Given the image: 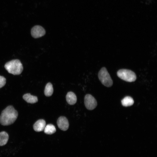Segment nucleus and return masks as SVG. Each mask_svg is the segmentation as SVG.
<instances>
[{
  "label": "nucleus",
  "instance_id": "obj_8",
  "mask_svg": "<svg viewBox=\"0 0 157 157\" xmlns=\"http://www.w3.org/2000/svg\"><path fill=\"white\" fill-rule=\"evenodd\" d=\"M46 126L45 121L43 119H40L37 120L34 124L33 129L37 132L42 131Z\"/></svg>",
  "mask_w": 157,
  "mask_h": 157
},
{
  "label": "nucleus",
  "instance_id": "obj_9",
  "mask_svg": "<svg viewBox=\"0 0 157 157\" xmlns=\"http://www.w3.org/2000/svg\"><path fill=\"white\" fill-rule=\"evenodd\" d=\"M66 99L68 103L71 105L75 104L77 101L76 95L72 92H69L67 93L66 96Z\"/></svg>",
  "mask_w": 157,
  "mask_h": 157
},
{
  "label": "nucleus",
  "instance_id": "obj_5",
  "mask_svg": "<svg viewBox=\"0 0 157 157\" xmlns=\"http://www.w3.org/2000/svg\"><path fill=\"white\" fill-rule=\"evenodd\" d=\"M84 104L86 108L90 110L95 109L97 106V103L96 99L90 94H87L85 96Z\"/></svg>",
  "mask_w": 157,
  "mask_h": 157
},
{
  "label": "nucleus",
  "instance_id": "obj_12",
  "mask_svg": "<svg viewBox=\"0 0 157 157\" xmlns=\"http://www.w3.org/2000/svg\"><path fill=\"white\" fill-rule=\"evenodd\" d=\"M134 101L133 99L130 96L125 97L121 101L122 105L125 107L130 106L133 105Z\"/></svg>",
  "mask_w": 157,
  "mask_h": 157
},
{
  "label": "nucleus",
  "instance_id": "obj_1",
  "mask_svg": "<svg viewBox=\"0 0 157 157\" xmlns=\"http://www.w3.org/2000/svg\"><path fill=\"white\" fill-rule=\"evenodd\" d=\"M17 111L12 106H8L2 112L0 116V123L4 126L13 124L18 117Z\"/></svg>",
  "mask_w": 157,
  "mask_h": 157
},
{
  "label": "nucleus",
  "instance_id": "obj_14",
  "mask_svg": "<svg viewBox=\"0 0 157 157\" xmlns=\"http://www.w3.org/2000/svg\"><path fill=\"white\" fill-rule=\"evenodd\" d=\"M44 130L45 133L46 134L51 135L55 132L56 129L54 125L49 124L46 126Z\"/></svg>",
  "mask_w": 157,
  "mask_h": 157
},
{
  "label": "nucleus",
  "instance_id": "obj_4",
  "mask_svg": "<svg viewBox=\"0 0 157 157\" xmlns=\"http://www.w3.org/2000/svg\"><path fill=\"white\" fill-rule=\"evenodd\" d=\"M98 78L102 83L105 86L110 87L113 84V80L105 67H102L99 72Z\"/></svg>",
  "mask_w": 157,
  "mask_h": 157
},
{
  "label": "nucleus",
  "instance_id": "obj_10",
  "mask_svg": "<svg viewBox=\"0 0 157 157\" xmlns=\"http://www.w3.org/2000/svg\"><path fill=\"white\" fill-rule=\"evenodd\" d=\"M24 100L28 103L34 104L38 101V98L37 96L31 95L30 94H25L23 96Z\"/></svg>",
  "mask_w": 157,
  "mask_h": 157
},
{
  "label": "nucleus",
  "instance_id": "obj_11",
  "mask_svg": "<svg viewBox=\"0 0 157 157\" xmlns=\"http://www.w3.org/2000/svg\"><path fill=\"white\" fill-rule=\"evenodd\" d=\"M9 138L8 134L5 132L0 133V146L5 145L8 142Z\"/></svg>",
  "mask_w": 157,
  "mask_h": 157
},
{
  "label": "nucleus",
  "instance_id": "obj_2",
  "mask_svg": "<svg viewBox=\"0 0 157 157\" xmlns=\"http://www.w3.org/2000/svg\"><path fill=\"white\" fill-rule=\"evenodd\" d=\"M5 67L9 73L14 75H20L23 70V67L21 61L15 59L6 63Z\"/></svg>",
  "mask_w": 157,
  "mask_h": 157
},
{
  "label": "nucleus",
  "instance_id": "obj_3",
  "mask_svg": "<svg viewBox=\"0 0 157 157\" xmlns=\"http://www.w3.org/2000/svg\"><path fill=\"white\" fill-rule=\"evenodd\" d=\"M118 76L121 79L128 82H133L136 79V76L134 72L127 69H121L117 72Z\"/></svg>",
  "mask_w": 157,
  "mask_h": 157
},
{
  "label": "nucleus",
  "instance_id": "obj_7",
  "mask_svg": "<svg viewBox=\"0 0 157 157\" xmlns=\"http://www.w3.org/2000/svg\"><path fill=\"white\" fill-rule=\"evenodd\" d=\"M57 124L59 128L64 131L67 130L69 126L67 119L63 116H61L59 118L57 121Z\"/></svg>",
  "mask_w": 157,
  "mask_h": 157
},
{
  "label": "nucleus",
  "instance_id": "obj_6",
  "mask_svg": "<svg viewBox=\"0 0 157 157\" xmlns=\"http://www.w3.org/2000/svg\"><path fill=\"white\" fill-rule=\"evenodd\" d=\"M31 33L33 38L37 39L44 36L45 34V31L42 27L39 25H37L32 28Z\"/></svg>",
  "mask_w": 157,
  "mask_h": 157
},
{
  "label": "nucleus",
  "instance_id": "obj_13",
  "mask_svg": "<svg viewBox=\"0 0 157 157\" xmlns=\"http://www.w3.org/2000/svg\"><path fill=\"white\" fill-rule=\"evenodd\" d=\"M53 92V89L52 84L50 83H48L46 85L44 91L45 95L47 97L51 96Z\"/></svg>",
  "mask_w": 157,
  "mask_h": 157
},
{
  "label": "nucleus",
  "instance_id": "obj_15",
  "mask_svg": "<svg viewBox=\"0 0 157 157\" xmlns=\"http://www.w3.org/2000/svg\"><path fill=\"white\" fill-rule=\"evenodd\" d=\"M6 83V79L2 76H0V89L2 88Z\"/></svg>",
  "mask_w": 157,
  "mask_h": 157
}]
</instances>
